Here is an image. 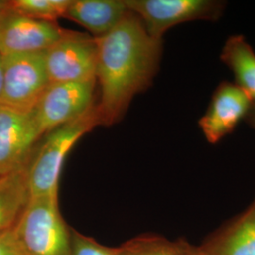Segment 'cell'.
<instances>
[{
  "mask_svg": "<svg viewBox=\"0 0 255 255\" xmlns=\"http://www.w3.org/2000/svg\"><path fill=\"white\" fill-rule=\"evenodd\" d=\"M96 41L101 90L97 107L101 125L111 126L125 116L133 98L151 85L159 69L163 40L150 36L140 18L128 10L118 27Z\"/></svg>",
  "mask_w": 255,
  "mask_h": 255,
  "instance_id": "cell-1",
  "label": "cell"
},
{
  "mask_svg": "<svg viewBox=\"0 0 255 255\" xmlns=\"http://www.w3.org/2000/svg\"><path fill=\"white\" fill-rule=\"evenodd\" d=\"M101 125L97 104L85 115L45 134L28 169L30 198L59 196V182L64 160L85 133Z\"/></svg>",
  "mask_w": 255,
  "mask_h": 255,
  "instance_id": "cell-2",
  "label": "cell"
},
{
  "mask_svg": "<svg viewBox=\"0 0 255 255\" xmlns=\"http://www.w3.org/2000/svg\"><path fill=\"white\" fill-rule=\"evenodd\" d=\"M14 233L26 255H71V228L59 207V197H32Z\"/></svg>",
  "mask_w": 255,
  "mask_h": 255,
  "instance_id": "cell-3",
  "label": "cell"
},
{
  "mask_svg": "<svg viewBox=\"0 0 255 255\" xmlns=\"http://www.w3.org/2000/svg\"><path fill=\"white\" fill-rule=\"evenodd\" d=\"M3 88L0 105L29 112L49 84L45 51L2 56Z\"/></svg>",
  "mask_w": 255,
  "mask_h": 255,
  "instance_id": "cell-4",
  "label": "cell"
},
{
  "mask_svg": "<svg viewBox=\"0 0 255 255\" xmlns=\"http://www.w3.org/2000/svg\"><path fill=\"white\" fill-rule=\"evenodd\" d=\"M128 9L142 21L147 33L163 40L164 33L191 21H218L226 3L218 0H125Z\"/></svg>",
  "mask_w": 255,
  "mask_h": 255,
  "instance_id": "cell-5",
  "label": "cell"
},
{
  "mask_svg": "<svg viewBox=\"0 0 255 255\" xmlns=\"http://www.w3.org/2000/svg\"><path fill=\"white\" fill-rule=\"evenodd\" d=\"M96 84L97 80L50 83L32 110L42 135L89 112L97 104Z\"/></svg>",
  "mask_w": 255,
  "mask_h": 255,
  "instance_id": "cell-6",
  "label": "cell"
},
{
  "mask_svg": "<svg viewBox=\"0 0 255 255\" xmlns=\"http://www.w3.org/2000/svg\"><path fill=\"white\" fill-rule=\"evenodd\" d=\"M42 137L32 111L0 105V176L29 167Z\"/></svg>",
  "mask_w": 255,
  "mask_h": 255,
  "instance_id": "cell-7",
  "label": "cell"
},
{
  "mask_svg": "<svg viewBox=\"0 0 255 255\" xmlns=\"http://www.w3.org/2000/svg\"><path fill=\"white\" fill-rule=\"evenodd\" d=\"M45 60L51 83L97 80L98 46L95 38L68 30L46 49Z\"/></svg>",
  "mask_w": 255,
  "mask_h": 255,
  "instance_id": "cell-8",
  "label": "cell"
},
{
  "mask_svg": "<svg viewBox=\"0 0 255 255\" xmlns=\"http://www.w3.org/2000/svg\"><path fill=\"white\" fill-rule=\"evenodd\" d=\"M253 104V100L236 83L220 82L199 121L207 142L215 145L231 134L240 121L245 120Z\"/></svg>",
  "mask_w": 255,
  "mask_h": 255,
  "instance_id": "cell-9",
  "label": "cell"
},
{
  "mask_svg": "<svg viewBox=\"0 0 255 255\" xmlns=\"http://www.w3.org/2000/svg\"><path fill=\"white\" fill-rule=\"evenodd\" d=\"M67 31L57 22L29 18L11 9L0 23V54L46 51Z\"/></svg>",
  "mask_w": 255,
  "mask_h": 255,
  "instance_id": "cell-10",
  "label": "cell"
},
{
  "mask_svg": "<svg viewBox=\"0 0 255 255\" xmlns=\"http://www.w3.org/2000/svg\"><path fill=\"white\" fill-rule=\"evenodd\" d=\"M199 249L201 255H255V200Z\"/></svg>",
  "mask_w": 255,
  "mask_h": 255,
  "instance_id": "cell-11",
  "label": "cell"
},
{
  "mask_svg": "<svg viewBox=\"0 0 255 255\" xmlns=\"http://www.w3.org/2000/svg\"><path fill=\"white\" fill-rule=\"evenodd\" d=\"M128 12L125 0H71L64 17L85 27L98 39L118 27Z\"/></svg>",
  "mask_w": 255,
  "mask_h": 255,
  "instance_id": "cell-12",
  "label": "cell"
},
{
  "mask_svg": "<svg viewBox=\"0 0 255 255\" xmlns=\"http://www.w3.org/2000/svg\"><path fill=\"white\" fill-rule=\"evenodd\" d=\"M28 169L0 176V235L16 225L30 200Z\"/></svg>",
  "mask_w": 255,
  "mask_h": 255,
  "instance_id": "cell-13",
  "label": "cell"
},
{
  "mask_svg": "<svg viewBox=\"0 0 255 255\" xmlns=\"http://www.w3.org/2000/svg\"><path fill=\"white\" fill-rule=\"evenodd\" d=\"M220 60L234 74L235 83L255 102V52L246 38L241 34L229 37Z\"/></svg>",
  "mask_w": 255,
  "mask_h": 255,
  "instance_id": "cell-14",
  "label": "cell"
},
{
  "mask_svg": "<svg viewBox=\"0 0 255 255\" xmlns=\"http://www.w3.org/2000/svg\"><path fill=\"white\" fill-rule=\"evenodd\" d=\"M119 255H201L199 247L184 240H169L157 235L134 237L118 247Z\"/></svg>",
  "mask_w": 255,
  "mask_h": 255,
  "instance_id": "cell-15",
  "label": "cell"
},
{
  "mask_svg": "<svg viewBox=\"0 0 255 255\" xmlns=\"http://www.w3.org/2000/svg\"><path fill=\"white\" fill-rule=\"evenodd\" d=\"M71 0H12V10L27 16L46 22H57L64 17Z\"/></svg>",
  "mask_w": 255,
  "mask_h": 255,
  "instance_id": "cell-16",
  "label": "cell"
},
{
  "mask_svg": "<svg viewBox=\"0 0 255 255\" xmlns=\"http://www.w3.org/2000/svg\"><path fill=\"white\" fill-rule=\"evenodd\" d=\"M71 255H119L118 248L102 245L96 239L71 228Z\"/></svg>",
  "mask_w": 255,
  "mask_h": 255,
  "instance_id": "cell-17",
  "label": "cell"
},
{
  "mask_svg": "<svg viewBox=\"0 0 255 255\" xmlns=\"http://www.w3.org/2000/svg\"><path fill=\"white\" fill-rule=\"evenodd\" d=\"M13 228L0 235V255H26Z\"/></svg>",
  "mask_w": 255,
  "mask_h": 255,
  "instance_id": "cell-18",
  "label": "cell"
},
{
  "mask_svg": "<svg viewBox=\"0 0 255 255\" xmlns=\"http://www.w3.org/2000/svg\"><path fill=\"white\" fill-rule=\"evenodd\" d=\"M12 9L11 1L9 0H0V23L6 15Z\"/></svg>",
  "mask_w": 255,
  "mask_h": 255,
  "instance_id": "cell-19",
  "label": "cell"
},
{
  "mask_svg": "<svg viewBox=\"0 0 255 255\" xmlns=\"http://www.w3.org/2000/svg\"><path fill=\"white\" fill-rule=\"evenodd\" d=\"M245 121L251 127L255 129V102H254V104H253L252 108L250 110L249 114L247 115Z\"/></svg>",
  "mask_w": 255,
  "mask_h": 255,
  "instance_id": "cell-20",
  "label": "cell"
},
{
  "mask_svg": "<svg viewBox=\"0 0 255 255\" xmlns=\"http://www.w3.org/2000/svg\"><path fill=\"white\" fill-rule=\"evenodd\" d=\"M3 88V62H2V55L0 54V99Z\"/></svg>",
  "mask_w": 255,
  "mask_h": 255,
  "instance_id": "cell-21",
  "label": "cell"
}]
</instances>
